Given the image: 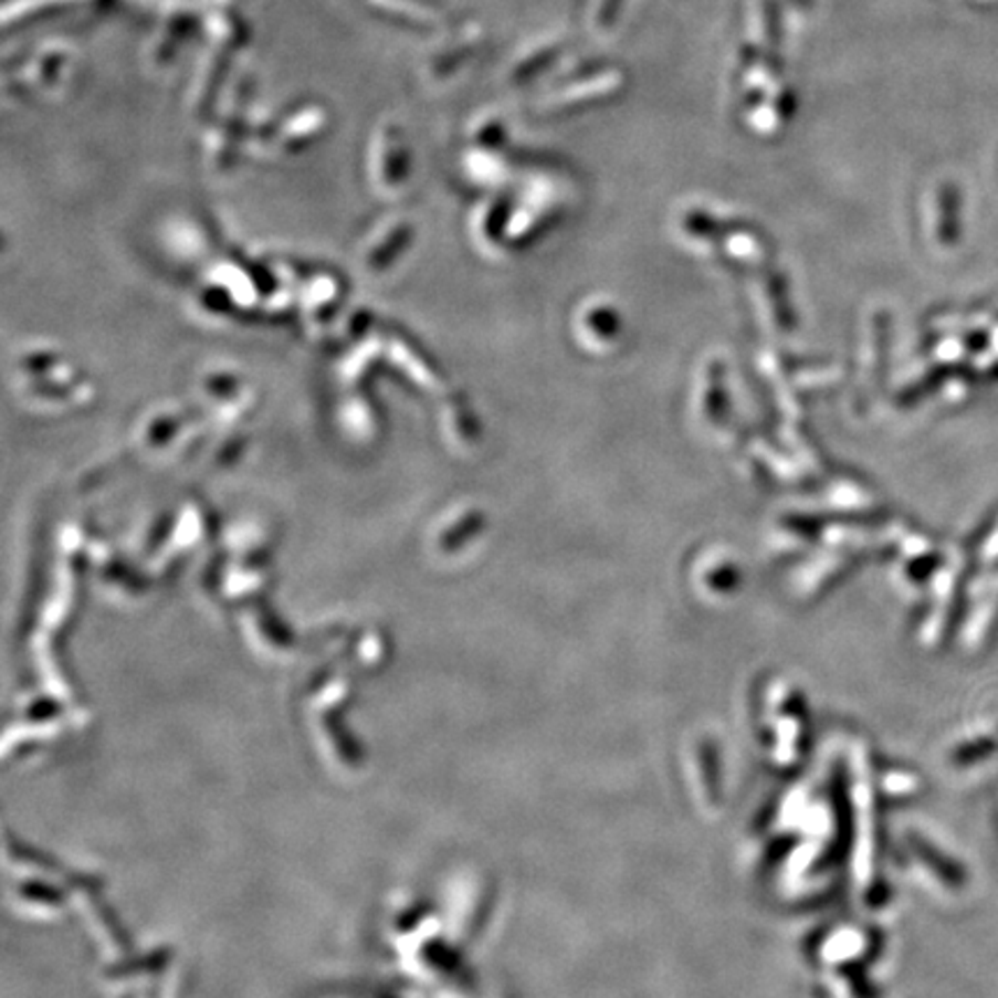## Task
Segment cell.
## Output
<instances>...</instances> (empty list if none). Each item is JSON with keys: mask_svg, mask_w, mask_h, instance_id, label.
<instances>
[{"mask_svg": "<svg viewBox=\"0 0 998 998\" xmlns=\"http://www.w3.org/2000/svg\"><path fill=\"white\" fill-rule=\"evenodd\" d=\"M618 6H620V0H606V8L601 10V23L603 25H608L612 21V17H616Z\"/></svg>", "mask_w": 998, "mask_h": 998, "instance_id": "obj_1", "label": "cell"}]
</instances>
